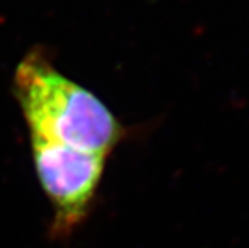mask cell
<instances>
[{
	"mask_svg": "<svg viewBox=\"0 0 249 248\" xmlns=\"http://www.w3.org/2000/svg\"><path fill=\"white\" fill-rule=\"evenodd\" d=\"M14 96L30 139L109 157L124 138L123 124L106 103L57 71L40 50L17 64Z\"/></svg>",
	"mask_w": 249,
	"mask_h": 248,
	"instance_id": "1",
	"label": "cell"
},
{
	"mask_svg": "<svg viewBox=\"0 0 249 248\" xmlns=\"http://www.w3.org/2000/svg\"><path fill=\"white\" fill-rule=\"evenodd\" d=\"M30 150L39 184L53 208L50 235L69 238L91 211L107 157L40 139H30Z\"/></svg>",
	"mask_w": 249,
	"mask_h": 248,
	"instance_id": "2",
	"label": "cell"
}]
</instances>
